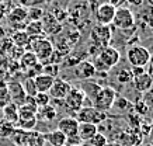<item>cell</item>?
<instances>
[{"label":"cell","mask_w":153,"mask_h":146,"mask_svg":"<svg viewBox=\"0 0 153 146\" xmlns=\"http://www.w3.org/2000/svg\"><path fill=\"white\" fill-rule=\"evenodd\" d=\"M120 52L117 51L115 48L112 47H105V48H101L98 53L96 55V59H94V67H96V73L97 70H102V72H107L110 70L111 67L120 62Z\"/></svg>","instance_id":"cell-1"},{"label":"cell","mask_w":153,"mask_h":146,"mask_svg":"<svg viewBox=\"0 0 153 146\" xmlns=\"http://www.w3.org/2000/svg\"><path fill=\"white\" fill-rule=\"evenodd\" d=\"M28 51L33 52L37 56L38 62L44 65V62H48L53 52V45L49 39L44 37L39 38H31V41L28 44Z\"/></svg>","instance_id":"cell-2"},{"label":"cell","mask_w":153,"mask_h":146,"mask_svg":"<svg viewBox=\"0 0 153 146\" xmlns=\"http://www.w3.org/2000/svg\"><path fill=\"white\" fill-rule=\"evenodd\" d=\"M117 100V93L112 87H101L98 90V93L93 99V107L98 111L102 113H108L110 110L114 107V103Z\"/></svg>","instance_id":"cell-3"},{"label":"cell","mask_w":153,"mask_h":146,"mask_svg":"<svg viewBox=\"0 0 153 146\" xmlns=\"http://www.w3.org/2000/svg\"><path fill=\"white\" fill-rule=\"evenodd\" d=\"M111 28L108 25H94L91 28V33H90V41H91V45H93L97 51H100L101 48L110 47V42H111Z\"/></svg>","instance_id":"cell-4"},{"label":"cell","mask_w":153,"mask_h":146,"mask_svg":"<svg viewBox=\"0 0 153 146\" xmlns=\"http://www.w3.org/2000/svg\"><path fill=\"white\" fill-rule=\"evenodd\" d=\"M126 59L131 63V66L146 67L150 61V52L148 48L142 47V45H134L126 51Z\"/></svg>","instance_id":"cell-5"},{"label":"cell","mask_w":153,"mask_h":146,"mask_svg":"<svg viewBox=\"0 0 153 146\" xmlns=\"http://www.w3.org/2000/svg\"><path fill=\"white\" fill-rule=\"evenodd\" d=\"M76 119L79 122H88V124H102L107 119V113L98 111L91 105V107H82L76 114Z\"/></svg>","instance_id":"cell-6"},{"label":"cell","mask_w":153,"mask_h":146,"mask_svg":"<svg viewBox=\"0 0 153 146\" xmlns=\"http://www.w3.org/2000/svg\"><path fill=\"white\" fill-rule=\"evenodd\" d=\"M115 28L120 30H129L135 27V16L128 7H118L115 10V16L112 20V24Z\"/></svg>","instance_id":"cell-7"},{"label":"cell","mask_w":153,"mask_h":146,"mask_svg":"<svg viewBox=\"0 0 153 146\" xmlns=\"http://www.w3.org/2000/svg\"><path fill=\"white\" fill-rule=\"evenodd\" d=\"M117 7L108 3V1H102L100 6H97V9L94 10V19L97 21L98 25H111L114 16H115Z\"/></svg>","instance_id":"cell-8"},{"label":"cell","mask_w":153,"mask_h":146,"mask_svg":"<svg viewBox=\"0 0 153 146\" xmlns=\"http://www.w3.org/2000/svg\"><path fill=\"white\" fill-rule=\"evenodd\" d=\"M62 101L65 103V105L69 110L77 113V111L83 107L84 101H86V94H84V91L80 89V87H72L69 91V94L66 96Z\"/></svg>","instance_id":"cell-9"},{"label":"cell","mask_w":153,"mask_h":146,"mask_svg":"<svg viewBox=\"0 0 153 146\" xmlns=\"http://www.w3.org/2000/svg\"><path fill=\"white\" fill-rule=\"evenodd\" d=\"M72 87H73V86L70 84L68 80L60 79V77H55L53 84H52L51 90L48 91V94L53 100H63L66 96L69 94V91Z\"/></svg>","instance_id":"cell-10"},{"label":"cell","mask_w":153,"mask_h":146,"mask_svg":"<svg viewBox=\"0 0 153 146\" xmlns=\"http://www.w3.org/2000/svg\"><path fill=\"white\" fill-rule=\"evenodd\" d=\"M77 128H79V121L73 117H63L58 122V131H60L68 139L77 138Z\"/></svg>","instance_id":"cell-11"},{"label":"cell","mask_w":153,"mask_h":146,"mask_svg":"<svg viewBox=\"0 0 153 146\" xmlns=\"http://www.w3.org/2000/svg\"><path fill=\"white\" fill-rule=\"evenodd\" d=\"M7 90H9V94H10V100L11 103H14L16 105H21L25 100V91L23 89V84L20 82H10L7 83Z\"/></svg>","instance_id":"cell-12"},{"label":"cell","mask_w":153,"mask_h":146,"mask_svg":"<svg viewBox=\"0 0 153 146\" xmlns=\"http://www.w3.org/2000/svg\"><path fill=\"white\" fill-rule=\"evenodd\" d=\"M74 73L79 79L87 82L88 79H91L96 75V67L90 61H82L74 66Z\"/></svg>","instance_id":"cell-13"},{"label":"cell","mask_w":153,"mask_h":146,"mask_svg":"<svg viewBox=\"0 0 153 146\" xmlns=\"http://www.w3.org/2000/svg\"><path fill=\"white\" fill-rule=\"evenodd\" d=\"M27 13L28 9H25L24 6H16L7 13V19L11 23V25H16V27H19L20 24L24 25V23L27 21Z\"/></svg>","instance_id":"cell-14"},{"label":"cell","mask_w":153,"mask_h":146,"mask_svg":"<svg viewBox=\"0 0 153 146\" xmlns=\"http://www.w3.org/2000/svg\"><path fill=\"white\" fill-rule=\"evenodd\" d=\"M42 23V30H44V34H51V35H55V34L60 33V30H62V24L58 23L56 19L51 13H47V14H44L41 20Z\"/></svg>","instance_id":"cell-15"},{"label":"cell","mask_w":153,"mask_h":146,"mask_svg":"<svg viewBox=\"0 0 153 146\" xmlns=\"http://www.w3.org/2000/svg\"><path fill=\"white\" fill-rule=\"evenodd\" d=\"M33 80H34V86L37 89V93H48L51 90L52 84H53L55 77H52L49 75H45V73H41V75L35 76Z\"/></svg>","instance_id":"cell-16"},{"label":"cell","mask_w":153,"mask_h":146,"mask_svg":"<svg viewBox=\"0 0 153 146\" xmlns=\"http://www.w3.org/2000/svg\"><path fill=\"white\" fill-rule=\"evenodd\" d=\"M98 132V127L94 124L88 122H79V128H77V138L82 142H88L91 138Z\"/></svg>","instance_id":"cell-17"},{"label":"cell","mask_w":153,"mask_h":146,"mask_svg":"<svg viewBox=\"0 0 153 146\" xmlns=\"http://www.w3.org/2000/svg\"><path fill=\"white\" fill-rule=\"evenodd\" d=\"M132 82H134L135 89L138 90L139 93H145V91H148L149 89L153 87V80L150 79V76L148 75V72H145L143 75L138 76V77H134Z\"/></svg>","instance_id":"cell-18"},{"label":"cell","mask_w":153,"mask_h":146,"mask_svg":"<svg viewBox=\"0 0 153 146\" xmlns=\"http://www.w3.org/2000/svg\"><path fill=\"white\" fill-rule=\"evenodd\" d=\"M44 138H45V142L51 143L52 146H66V143H68V138L58 129L45 133Z\"/></svg>","instance_id":"cell-19"},{"label":"cell","mask_w":153,"mask_h":146,"mask_svg":"<svg viewBox=\"0 0 153 146\" xmlns=\"http://www.w3.org/2000/svg\"><path fill=\"white\" fill-rule=\"evenodd\" d=\"M3 119L16 125L17 121H19V105H16L14 103L7 104L3 108Z\"/></svg>","instance_id":"cell-20"},{"label":"cell","mask_w":153,"mask_h":146,"mask_svg":"<svg viewBox=\"0 0 153 146\" xmlns=\"http://www.w3.org/2000/svg\"><path fill=\"white\" fill-rule=\"evenodd\" d=\"M24 33L27 34L30 38H39L44 35V30H42L41 21H30L25 24Z\"/></svg>","instance_id":"cell-21"},{"label":"cell","mask_w":153,"mask_h":146,"mask_svg":"<svg viewBox=\"0 0 153 146\" xmlns=\"http://www.w3.org/2000/svg\"><path fill=\"white\" fill-rule=\"evenodd\" d=\"M30 133H31V131H24V129L16 128V131H14V133L11 135L10 139L17 146H27L28 139H30Z\"/></svg>","instance_id":"cell-22"},{"label":"cell","mask_w":153,"mask_h":146,"mask_svg":"<svg viewBox=\"0 0 153 146\" xmlns=\"http://www.w3.org/2000/svg\"><path fill=\"white\" fill-rule=\"evenodd\" d=\"M37 63H38V59L33 52L25 51V52H23V55L20 56V65H21V67H23L24 70L31 69V67H33L34 65H37Z\"/></svg>","instance_id":"cell-23"},{"label":"cell","mask_w":153,"mask_h":146,"mask_svg":"<svg viewBox=\"0 0 153 146\" xmlns=\"http://www.w3.org/2000/svg\"><path fill=\"white\" fill-rule=\"evenodd\" d=\"M11 41H13V44L17 48L24 49V48H28V44L31 41V38L28 37L24 31H16L13 34V37H11Z\"/></svg>","instance_id":"cell-24"},{"label":"cell","mask_w":153,"mask_h":146,"mask_svg":"<svg viewBox=\"0 0 153 146\" xmlns=\"http://www.w3.org/2000/svg\"><path fill=\"white\" fill-rule=\"evenodd\" d=\"M16 131V125L6 119H1L0 121V138L1 139H10L11 135L14 133Z\"/></svg>","instance_id":"cell-25"},{"label":"cell","mask_w":153,"mask_h":146,"mask_svg":"<svg viewBox=\"0 0 153 146\" xmlns=\"http://www.w3.org/2000/svg\"><path fill=\"white\" fill-rule=\"evenodd\" d=\"M39 115V117L42 118V119H47V121H53L56 118V115H58V113H56V108L53 107V105H47V107H42V108H39V111L37 113V117Z\"/></svg>","instance_id":"cell-26"},{"label":"cell","mask_w":153,"mask_h":146,"mask_svg":"<svg viewBox=\"0 0 153 146\" xmlns=\"http://www.w3.org/2000/svg\"><path fill=\"white\" fill-rule=\"evenodd\" d=\"M9 103H11V100H10L9 90H7V83L0 82V108H4Z\"/></svg>","instance_id":"cell-27"},{"label":"cell","mask_w":153,"mask_h":146,"mask_svg":"<svg viewBox=\"0 0 153 146\" xmlns=\"http://www.w3.org/2000/svg\"><path fill=\"white\" fill-rule=\"evenodd\" d=\"M44 145H45V138H44V135H42L41 132L31 131L27 146H44Z\"/></svg>","instance_id":"cell-28"},{"label":"cell","mask_w":153,"mask_h":146,"mask_svg":"<svg viewBox=\"0 0 153 146\" xmlns=\"http://www.w3.org/2000/svg\"><path fill=\"white\" fill-rule=\"evenodd\" d=\"M51 97L48 93H37L34 96V101H35V105L38 108H42V107H47L51 104Z\"/></svg>","instance_id":"cell-29"},{"label":"cell","mask_w":153,"mask_h":146,"mask_svg":"<svg viewBox=\"0 0 153 146\" xmlns=\"http://www.w3.org/2000/svg\"><path fill=\"white\" fill-rule=\"evenodd\" d=\"M44 14L45 13H44L42 9H39V7H31V9H28L27 20H30V21H41Z\"/></svg>","instance_id":"cell-30"},{"label":"cell","mask_w":153,"mask_h":146,"mask_svg":"<svg viewBox=\"0 0 153 146\" xmlns=\"http://www.w3.org/2000/svg\"><path fill=\"white\" fill-rule=\"evenodd\" d=\"M117 80L122 83V84H126V83H131L134 80V76L131 73V69H121L118 73H117Z\"/></svg>","instance_id":"cell-31"},{"label":"cell","mask_w":153,"mask_h":146,"mask_svg":"<svg viewBox=\"0 0 153 146\" xmlns=\"http://www.w3.org/2000/svg\"><path fill=\"white\" fill-rule=\"evenodd\" d=\"M86 143H88V146H105L107 143H108V141H107L105 135L97 132V133H96L88 142H86Z\"/></svg>","instance_id":"cell-32"},{"label":"cell","mask_w":153,"mask_h":146,"mask_svg":"<svg viewBox=\"0 0 153 146\" xmlns=\"http://www.w3.org/2000/svg\"><path fill=\"white\" fill-rule=\"evenodd\" d=\"M23 89L25 91V96H28V97H34V96L37 94V89L34 86V80L30 79V77L25 79V82H24V84H23Z\"/></svg>","instance_id":"cell-33"},{"label":"cell","mask_w":153,"mask_h":146,"mask_svg":"<svg viewBox=\"0 0 153 146\" xmlns=\"http://www.w3.org/2000/svg\"><path fill=\"white\" fill-rule=\"evenodd\" d=\"M142 101L145 103V105L148 107L149 111H153V87L152 89H149L148 91H145V93H142Z\"/></svg>","instance_id":"cell-34"},{"label":"cell","mask_w":153,"mask_h":146,"mask_svg":"<svg viewBox=\"0 0 153 146\" xmlns=\"http://www.w3.org/2000/svg\"><path fill=\"white\" fill-rule=\"evenodd\" d=\"M134 110H135V114L139 115V117H145V115L149 113L148 107L145 105V103L142 100H136V103L134 104Z\"/></svg>","instance_id":"cell-35"},{"label":"cell","mask_w":153,"mask_h":146,"mask_svg":"<svg viewBox=\"0 0 153 146\" xmlns=\"http://www.w3.org/2000/svg\"><path fill=\"white\" fill-rule=\"evenodd\" d=\"M59 72V66L58 65H49L48 66H44V72L42 73H45V75H49L52 77H56V73Z\"/></svg>","instance_id":"cell-36"},{"label":"cell","mask_w":153,"mask_h":146,"mask_svg":"<svg viewBox=\"0 0 153 146\" xmlns=\"http://www.w3.org/2000/svg\"><path fill=\"white\" fill-rule=\"evenodd\" d=\"M114 105H115V107H118V108H120L121 111H124V110H128V108L131 107L129 101H128L126 99H124V97H120L118 100H115Z\"/></svg>","instance_id":"cell-37"},{"label":"cell","mask_w":153,"mask_h":146,"mask_svg":"<svg viewBox=\"0 0 153 146\" xmlns=\"http://www.w3.org/2000/svg\"><path fill=\"white\" fill-rule=\"evenodd\" d=\"M52 16L56 19V21H58V23H62V21L68 17V11H65V10H60V9L59 10L56 9L55 13H52Z\"/></svg>","instance_id":"cell-38"},{"label":"cell","mask_w":153,"mask_h":146,"mask_svg":"<svg viewBox=\"0 0 153 146\" xmlns=\"http://www.w3.org/2000/svg\"><path fill=\"white\" fill-rule=\"evenodd\" d=\"M145 72H146V69H145V67H140V66H132V67H131V73H132L134 77H138V76L143 75Z\"/></svg>","instance_id":"cell-39"},{"label":"cell","mask_w":153,"mask_h":146,"mask_svg":"<svg viewBox=\"0 0 153 146\" xmlns=\"http://www.w3.org/2000/svg\"><path fill=\"white\" fill-rule=\"evenodd\" d=\"M6 16H7V7L3 1H0V21L4 19Z\"/></svg>","instance_id":"cell-40"},{"label":"cell","mask_w":153,"mask_h":146,"mask_svg":"<svg viewBox=\"0 0 153 146\" xmlns=\"http://www.w3.org/2000/svg\"><path fill=\"white\" fill-rule=\"evenodd\" d=\"M129 4H132V6H135V7H139V6H142L143 4V0H126Z\"/></svg>","instance_id":"cell-41"},{"label":"cell","mask_w":153,"mask_h":146,"mask_svg":"<svg viewBox=\"0 0 153 146\" xmlns=\"http://www.w3.org/2000/svg\"><path fill=\"white\" fill-rule=\"evenodd\" d=\"M3 37H4V30L0 27V38H3Z\"/></svg>","instance_id":"cell-42"},{"label":"cell","mask_w":153,"mask_h":146,"mask_svg":"<svg viewBox=\"0 0 153 146\" xmlns=\"http://www.w3.org/2000/svg\"><path fill=\"white\" fill-rule=\"evenodd\" d=\"M3 119V108H0V121Z\"/></svg>","instance_id":"cell-43"},{"label":"cell","mask_w":153,"mask_h":146,"mask_svg":"<svg viewBox=\"0 0 153 146\" xmlns=\"http://www.w3.org/2000/svg\"><path fill=\"white\" fill-rule=\"evenodd\" d=\"M105 146H120V145H117V143H107Z\"/></svg>","instance_id":"cell-44"},{"label":"cell","mask_w":153,"mask_h":146,"mask_svg":"<svg viewBox=\"0 0 153 146\" xmlns=\"http://www.w3.org/2000/svg\"><path fill=\"white\" fill-rule=\"evenodd\" d=\"M143 146H153V142H149V143H146V145H143Z\"/></svg>","instance_id":"cell-45"},{"label":"cell","mask_w":153,"mask_h":146,"mask_svg":"<svg viewBox=\"0 0 153 146\" xmlns=\"http://www.w3.org/2000/svg\"><path fill=\"white\" fill-rule=\"evenodd\" d=\"M76 146H80V145H76Z\"/></svg>","instance_id":"cell-46"},{"label":"cell","mask_w":153,"mask_h":146,"mask_svg":"<svg viewBox=\"0 0 153 146\" xmlns=\"http://www.w3.org/2000/svg\"><path fill=\"white\" fill-rule=\"evenodd\" d=\"M152 55H153V53H152Z\"/></svg>","instance_id":"cell-47"},{"label":"cell","mask_w":153,"mask_h":146,"mask_svg":"<svg viewBox=\"0 0 153 146\" xmlns=\"http://www.w3.org/2000/svg\"><path fill=\"white\" fill-rule=\"evenodd\" d=\"M152 1H153V0H152Z\"/></svg>","instance_id":"cell-48"}]
</instances>
